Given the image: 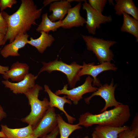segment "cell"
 <instances>
[{
  "label": "cell",
  "instance_id": "1",
  "mask_svg": "<svg viewBox=\"0 0 138 138\" xmlns=\"http://www.w3.org/2000/svg\"><path fill=\"white\" fill-rule=\"evenodd\" d=\"M42 9H38L32 0H22L19 8L12 14L1 12L7 25L4 39L5 42L7 40L12 42L17 36L27 33L32 25H37L36 20L40 17Z\"/></svg>",
  "mask_w": 138,
  "mask_h": 138
},
{
  "label": "cell",
  "instance_id": "2",
  "mask_svg": "<svg viewBox=\"0 0 138 138\" xmlns=\"http://www.w3.org/2000/svg\"><path fill=\"white\" fill-rule=\"evenodd\" d=\"M130 117L129 106L122 103L99 114H93L89 112L82 114L79 116L78 124L86 127L95 124L120 127L124 126Z\"/></svg>",
  "mask_w": 138,
  "mask_h": 138
},
{
  "label": "cell",
  "instance_id": "3",
  "mask_svg": "<svg viewBox=\"0 0 138 138\" xmlns=\"http://www.w3.org/2000/svg\"><path fill=\"white\" fill-rule=\"evenodd\" d=\"M42 87L38 84H35L24 94L28 99L31 107V111L26 117L21 119V121L34 128L50 107L49 101L46 98L42 100L38 99L40 91Z\"/></svg>",
  "mask_w": 138,
  "mask_h": 138
},
{
  "label": "cell",
  "instance_id": "4",
  "mask_svg": "<svg viewBox=\"0 0 138 138\" xmlns=\"http://www.w3.org/2000/svg\"><path fill=\"white\" fill-rule=\"evenodd\" d=\"M42 63L43 65L38 73V76L42 72L45 71L49 73L54 71L61 72L66 75L68 84L71 89L75 87L77 82L80 80V77L79 75V73L82 65L75 62L68 64L61 60H58L57 58L48 62H42Z\"/></svg>",
  "mask_w": 138,
  "mask_h": 138
},
{
  "label": "cell",
  "instance_id": "5",
  "mask_svg": "<svg viewBox=\"0 0 138 138\" xmlns=\"http://www.w3.org/2000/svg\"><path fill=\"white\" fill-rule=\"evenodd\" d=\"M86 43L88 50L92 51L100 63L110 62L113 60L114 54L110 47L117 42L110 40H105L90 36L81 35Z\"/></svg>",
  "mask_w": 138,
  "mask_h": 138
},
{
  "label": "cell",
  "instance_id": "6",
  "mask_svg": "<svg viewBox=\"0 0 138 138\" xmlns=\"http://www.w3.org/2000/svg\"><path fill=\"white\" fill-rule=\"evenodd\" d=\"M93 78L88 75L83 84L71 89H68L67 84L64 85L62 89L57 90L55 94L58 95H65L67 98L73 102L75 105L78 104L79 101L83 98V96L87 93L94 92L96 91L98 87L93 86L92 83Z\"/></svg>",
  "mask_w": 138,
  "mask_h": 138
},
{
  "label": "cell",
  "instance_id": "7",
  "mask_svg": "<svg viewBox=\"0 0 138 138\" xmlns=\"http://www.w3.org/2000/svg\"><path fill=\"white\" fill-rule=\"evenodd\" d=\"M82 5L83 9L86 12V27L89 33L95 35L96 29L100 28L101 24L112 21L111 15H103L93 8L86 1Z\"/></svg>",
  "mask_w": 138,
  "mask_h": 138
},
{
  "label": "cell",
  "instance_id": "8",
  "mask_svg": "<svg viewBox=\"0 0 138 138\" xmlns=\"http://www.w3.org/2000/svg\"><path fill=\"white\" fill-rule=\"evenodd\" d=\"M57 115L54 108L50 107L33 128V134L41 138L52 132L57 126Z\"/></svg>",
  "mask_w": 138,
  "mask_h": 138
},
{
  "label": "cell",
  "instance_id": "9",
  "mask_svg": "<svg viewBox=\"0 0 138 138\" xmlns=\"http://www.w3.org/2000/svg\"><path fill=\"white\" fill-rule=\"evenodd\" d=\"M116 86V85H114L113 79L109 85L108 83L101 85L98 88L97 90L93 92L90 96L84 98L85 103L89 104L90 100L93 97L100 96L104 100L105 102V105L100 111V112L106 110L109 107L118 106L122 103L117 101L115 97L114 92Z\"/></svg>",
  "mask_w": 138,
  "mask_h": 138
},
{
  "label": "cell",
  "instance_id": "10",
  "mask_svg": "<svg viewBox=\"0 0 138 138\" xmlns=\"http://www.w3.org/2000/svg\"><path fill=\"white\" fill-rule=\"evenodd\" d=\"M82 65V68L79 73V76L80 77L85 75L91 76L93 77V86L98 87L101 85L99 80L97 78L99 74L108 70L116 71L117 69L114 64L110 62H104L95 65L94 62L87 64L84 62Z\"/></svg>",
  "mask_w": 138,
  "mask_h": 138
},
{
  "label": "cell",
  "instance_id": "11",
  "mask_svg": "<svg viewBox=\"0 0 138 138\" xmlns=\"http://www.w3.org/2000/svg\"><path fill=\"white\" fill-rule=\"evenodd\" d=\"M82 4L79 2L68 10L66 17L62 20L61 27L69 29L73 27L82 26L86 24V20L80 14Z\"/></svg>",
  "mask_w": 138,
  "mask_h": 138
},
{
  "label": "cell",
  "instance_id": "12",
  "mask_svg": "<svg viewBox=\"0 0 138 138\" xmlns=\"http://www.w3.org/2000/svg\"><path fill=\"white\" fill-rule=\"evenodd\" d=\"M38 76L29 73L23 80L17 83H12L8 80L2 82L5 87L9 88L14 93L24 94L34 86L35 80Z\"/></svg>",
  "mask_w": 138,
  "mask_h": 138
},
{
  "label": "cell",
  "instance_id": "13",
  "mask_svg": "<svg viewBox=\"0 0 138 138\" xmlns=\"http://www.w3.org/2000/svg\"><path fill=\"white\" fill-rule=\"evenodd\" d=\"M44 91L47 93L49 96L50 107H56L62 111L66 116L69 123H73L76 119L68 114L64 109V105L66 103L71 105V101L67 98L66 95L61 97L54 93L47 85H44Z\"/></svg>",
  "mask_w": 138,
  "mask_h": 138
},
{
  "label": "cell",
  "instance_id": "14",
  "mask_svg": "<svg viewBox=\"0 0 138 138\" xmlns=\"http://www.w3.org/2000/svg\"><path fill=\"white\" fill-rule=\"evenodd\" d=\"M29 36L27 33L17 36L13 42L5 45L1 50L0 54L1 55L5 58L10 56H19L18 51L27 44Z\"/></svg>",
  "mask_w": 138,
  "mask_h": 138
},
{
  "label": "cell",
  "instance_id": "15",
  "mask_svg": "<svg viewBox=\"0 0 138 138\" xmlns=\"http://www.w3.org/2000/svg\"><path fill=\"white\" fill-rule=\"evenodd\" d=\"M70 0H56L50 4L49 12L52 13L48 16L52 21L63 20L72 7Z\"/></svg>",
  "mask_w": 138,
  "mask_h": 138
},
{
  "label": "cell",
  "instance_id": "16",
  "mask_svg": "<svg viewBox=\"0 0 138 138\" xmlns=\"http://www.w3.org/2000/svg\"><path fill=\"white\" fill-rule=\"evenodd\" d=\"M29 66L26 63L17 61L13 63L8 70L3 75L5 80L10 79L18 82L23 80L29 73Z\"/></svg>",
  "mask_w": 138,
  "mask_h": 138
},
{
  "label": "cell",
  "instance_id": "17",
  "mask_svg": "<svg viewBox=\"0 0 138 138\" xmlns=\"http://www.w3.org/2000/svg\"><path fill=\"white\" fill-rule=\"evenodd\" d=\"M115 14L119 16L124 13L138 20V9L132 0H115Z\"/></svg>",
  "mask_w": 138,
  "mask_h": 138
},
{
  "label": "cell",
  "instance_id": "18",
  "mask_svg": "<svg viewBox=\"0 0 138 138\" xmlns=\"http://www.w3.org/2000/svg\"><path fill=\"white\" fill-rule=\"evenodd\" d=\"M40 33V36L36 39L30 37V40L27 41V44L34 47L40 53H42L48 47L51 46L55 39L51 34L44 31Z\"/></svg>",
  "mask_w": 138,
  "mask_h": 138
},
{
  "label": "cell",
  "instance_id": "19",
  "mask_svg": "<svg viewBox=\"0 0 138 138\" xmlns=\"http://www.w3.org/2000/svg\"><path fill=\"white\" fill-rule=\"evenodd\" d=\"M129 127L124 125L120 127L97 125L94 132L98 138H118V134Z\"/></svg>",
  "mask_w": 138,
  "mask_h": 138
},
{
  "label": "cell",
  "instance_id": "20",
  "mask_svg": "<svg viewBox=\"0 0 138 138\" xmlns=\"http://www.w3.org/2000/svg\"><path fill=\"white\" fill-rule=\"evenodd\" d=\"M1 131L6 138H25L33 134L32 127L30 125L24 128L12 129L6 125H1Z\"/></svg>",
  "mask_w": 138,
  "mask_h": 138
},
{
  "label": "cell",
  "instance_id": "21",
  "mask_svg": "<svg viewBox=\"0 0 138 138\" xmlns=\"http://www.w3.org/2000/svg\"><path fill=\"white\" fill-rule=\"evenodd\" d=\"M123 24L120 28L122 32H128L133 35L138 42V20L124 13Z\"/></svg>",
  "mask_w": 138,
  "mask_h": 138
},
{
  "label": "cell",
  "instance_id": "22",
  "mask_svg": "<svg viewBox=\"0 0 138 138\" xmlns=\"http://www.w3.org/2000/svg\"><path fill=\"white\" fill-rule=\"evenodd\" d=\"M57 120L60 134V138H68L75 131L82 128L78 123L73 124L66 122L59 114H57Z\"/></svg>",
  "mask_w": 138,
  "mask_h": 138
},
{
  "label": "cell",
  "instance_id": "23",
  "mask_svg": "<svg viewBox=\"0 0 138 138\" xmlns=\"http://www.w3.org/2000/svg\"><path fill=\"white\" fill-rule=\"evenodd\" d=\"M62 20L55 22L52 21L48 17V13L43 14L42 15V20L36 29L38 32L44 31L47 33L50 31L55 32L62 26Z\"/></svg>",
  "mask_w": 138,
  "mask_h": 138
},
{
  "label": "cell",
  "instance_id": "24",
  "mask_svg": "<svg viewBox=\"0 0 138 138\" xmlns=\"http://www.w3.org/2000/svg\"><path fill=\"white\" fill-rule=\"evenodd\" d=\"M106 0H88V4L94 9L102 13L104 7L107 2Z\"/></svg>",
  "mask_w": 138,
  "mask_h": 138
},
{
  "label": "cell",
  "instance_id": "25",
  "mask_svg": "<svg viewBox=\"0 0 138 138\" xmlns=\"http://www.w3.org/2000/svg\"><path fill=\"white\" fill-rule=\"evenodd\" d=\"M118 138H138L135 133L129 128L120 132L118 135Z\"/></svg>",
  "mask_w": 138,
  "mask_h": 138
},
{
  "label": "cell",
  "instance_id": "26",
  "mask_svg": "<svg viewBox=\"0 0 138 138\" xmlns=\"http://www.w3.org/2000/svg\"><path fill=\"white\" fill-rule=\"evenodd\" d=\"M17 3L16 0H0L1 12L7 8H11L12 6Z\"/></svg>",
  "mask_w": 138,
  "mask_h": 138
},
{
  "label": "cell",
  "instance_id": "27",
  "mask_svg": "<svg viewBox=\"0 0 138 138\" xmlns=\"http://www.w3.org/2000/svg\"><path fill=\"white\" fill-rule=\"evenodd\" d=\"M7 29V23L0 13V32L6 34Z\"/></svg>",
  "mask_w": 138,
  "mask_h": 138
},
{
  "label": "cell",
  "instance_id": "28",
  "mask_svg": "<svg viewBox=\"0 0 138 138\" xmlns=\"http://www.w3.org/2000/svg\"><path fill=\"white\" fill-rule=\"evenodd\" d=\"M138 114H136L135 116L130 129L134 132L136 135L138 137Z\"/></svg>",
  "mask_w": 138,
  "mask_h": 138
},
{
  "label": "cell",
  "instance_id": "29",
  "mask_svg": "<svg viewBox=\"0 0 138 138\" xmlns=\"http://www.w3.org/2000/svg\"><path fill=\"white\" fill-rule=\"evenodd\" d=\"M59 133V129L57 126L52 132L41 138H57V136Z\"/></svg>",
  "mask_w": 138,
  "mask_h": 138
},
{
  "label": "cell",
  "instance_id": "30",
  "mask_svg": "<svg viewBox=\"0 0 138 138\" xmlns=\"http://www.w3.org/2000/svg\"><path fill=\"white\" fill-rule=\"evenodd\" d=\"M7 114L3 108L0 105V121L6 117Z\"/></svg>",
  "mask_w": 138,
  "mask_h": 138
},
{
  "label": "cell",
  "instance_id": "31",
  "mask_svg": "<svg viewBox=\"0 0 138 138\" xmlns=\"http://www.w3.org/2000/svg\"><path fill=\"white\" fill-rule=\"evenodd\" d=\"M9 69L8 66H4L0 65V74L3 75Z\"/></svg>",
  "mask_w": 138,
  "mask_h": 138
},
{
  "label": "cell",
  "instance_id": "32",
  "mask_svg": "<svg viewBox=\"0 0 138 138\" xmlns=\"http://www.w3.org/2000/svg\"><path fill=\"white\" fill-rule=\"evenodd\" d=\"M5 36V35L0 32V46L5 43L4 40Z\"/></svg>",
  "mask_w": 138,
  "mask_h": 138
},
{
  "label": "cell",
  "instance_id": "33",
  "mask_svg": "<svg viewBox=\"0 0 138 138\" xmlns=\"http://www.w3.org/2000/svg\"><path fill=\"white\" fill-rule=\"evenodd\" d=\"M55 0H44L43 2V4L44 5V6H45L50 4H51L53 2L55 1Z\"/></svg>",
  "mask_w": 138,
  "mask_h": 138
},
{
  "label": "cell",
  "instance_id": "34",
  "mask_svg": "<svg viewBox=\"0 0 138 138\" xmlns=\"http://www.w3.org/2000/svg\"><path fill=\"white\" fill-rule=\"evenodd\" d=\"M92 138H98L95 133L93 132L92 134ZM84 138H89V137L86 136H85Z\"/></svg>",
  "mask_w": 138,
  "mask_h": 138
},
{
  "label": "cell",
  "instance_id": "35",
  "mask_svg": "<svg viewBox=\"0 0 138 138\" xmlns=\"http://www.w3.org/2000/svg\"><path fill=\"white\" fill-rule=\"evenodd\" d=\"M0 138H6L4 134L1 131H0Z\"/></svg>",
  "mask_w": 138,
  "mask_h": 138
},
{
  "label": "cell",
  "instance_id": "36",
  "mask_svg": "<svg viewBox=\"0 0 138 138\" xmlns=\"http://www.w3.org/2000/svg\"><path fill=\"white\" fill-rule=\"evenodd\" d=\"M25 138H37L33 134L30 135Z\"/></svg>",
  "mask_w": 138,
  "mask_h": 138
},
{
  "label": "cell",
  "instance_id": "37",
  "mask_svg": "<svg viewBox=\"0 0 138 138\" xmlns=\"http://www.w3.org/2000/svg\"><path fill=\"white\" fill-rule=\"evenodd\" d=\"M109 3H110V4H114V3L113 2V1L112 0H109Z\"/></svg>",
  "mask_w": 138,
  "mask_h": 138
}]
</instances>
